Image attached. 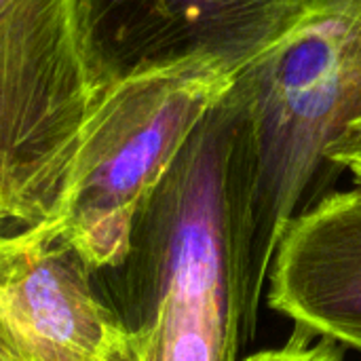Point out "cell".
I'll list each match as a JSON object with an SVG mask.
<instances>
[{"label":"cell","instance_id":"7c38bea8","mask_svg":"<svg viewBox=\"0 0 361 361\" xmlns=\"http://www.w3.org/2000/svg\"><path fill=\"white\" fill-rule=\"evenodd\" d=\"M4 2H8V0H0V6H2V4H4Z\"/></svg>","mask_w":361,"mask_h":361},{"label":"cell","instance_id":"7a4b0ae2","mask_svg":"<svg viewBox=\"0 0 361 361\" xmlns=\"http://www.w3.org/2000/svg\"><path fill=\"white\" fill-rule=\"evenodd\" d=\"M252 152L247 324L292 218L336 180L328 150L361 116V0H300L283 34L233 78Z\"/></svg>","mask_w":361,"mask_h":361},{"label":"cell","instance_id":"30bf717a","mask_svg":"<svg viewBox=\"0 0 361 361\" xmlns=\"http://www.w3.org/2000/svg\"><path fill=\"white\" fill-rule=\"evenodd\" d=\"M0 361H32L15 328L11 326L2 296H0Z\"/></svg>","mask_w":361,"mask_h":361},{"label":"cell","instance_id":"277c9868","mask_svg":"<svg viewBox=\"0 0 361 361\" xmlns=\"http://www.w3.org/2000/svg\"><path fill=\"white\" fill-rule=\"evenodd\" d=\"M93 104L72 0L0 6V224L57 220Z\"/></svg>","mask_w":361,"mask_h":361},{"label":"cell","instance_id":"3957f363","mask_svg":"<svg viewBox=\"0 0 361 361\" xmlns=\"http://www.w3.org/2000/svg\"><path fill=\"white\" fill-rule=\"evenodd\" d=\"M233 78L182 68L129 78L93 97L53 222L95 273L121 262L140 207Z\"/></svg>","mask_w":361,"mask_h":361},{"label":"cell","instance_id":"ba28073f","mask_svg":"<svg viewBox=\"0 0 361 361\" xmlns=\"http://www.w3.org/2000/svg\"><path fill=\"white\" fill-rule=\"evenodd\" d=\"M243 361H343V349L324 338L313 345L309 334L296 330L283 347L254 353Z\"/></svg>","mask_w":361,"mask_h":361},{"label":"cell","instance_id":"6da1fadb","mask_svg":"<svg viewBox=\"0 0 361 361\" xmlns=\"http://www.w3.org/2000/svg\"><path fill=\"white\" fill-rule=\"evenodd\" d=\"M252 152L231 89L190 131L140 207L104 300L140 361H239L252 341L245 277Z\"/></svg>","mask_w":361,"mask_h":361},{"label":"cell","instance_id":"5b68a950","mask_svg":"<svg viewBox=\"0 0 361 361\" xmlns=\"http://www.w3.org/2000/svg\"><path fill=\"white\" fill-rule=\"evenodd\" d=\"M300 0H72L93 97L129 78L212 68L237 76L288 27Z\"/></svg>","mask_w":361,"mask_h":361},{"label":"cell","instance_id":"8fae6325","mask_svg":"<svg viewBox=\"0 0 361 361\" xmlns=\"http://www.w3.org/2000/svg\"><path fill=\"white\" fill-rule=\"evenodd\" d=\"M104 361H140V353H137L133 338L129 334H125V338L108 353V357Z\"/></svg>","mask_w":361,"mask_h":361},{"label":"cell","instance_id":"8992f818","mask_svg":"<svg viewBox=\"0 0 361 361\" xmlns=\"http://www.w3.org/2000/svg\"><path fill=\"white\" fill-rule=\"evenodd\" d=\"M55 222L0 233V296L32 361H104L125 330Z\"/></svg>","mask_w":361,"mask_h":361},{"label":"cell","instance_id":"9c48e42d","mask_svg":"<svg viewBox=\"0 0 361 361\" xmlns=\"http://www.w3.org/2000/svg\"><path fill=\"white\" fill-rule=\"evenodd\" d=\"M328 163L334 173L349 171L355 184L361 186V116L351 121L332 144L328 150Z\"/></svg>","mask_w":361,"mask_h":361},{"label":"cell","instance_id":"52a82bcc","mask_svg":"<svg viewBox=\"0 0 361 361\" xmlns=\"http://www.w3.org/2000/svg\"><path fill=\"white\" fill-rule=\"evenodd\" d=\"M267 300L311 338L361 353V186L326 192L292 218Z\"/></svg>","mask_w":361,"mask_h":361}]
</instances>
